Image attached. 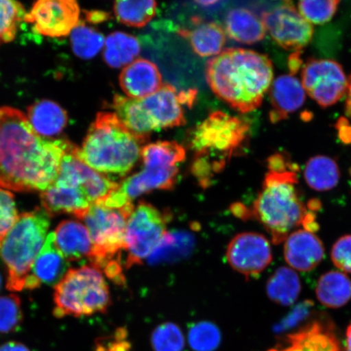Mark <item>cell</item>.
Masks as SVG:
<instances>
[{
	"instance_id": "cell-1",
	"label": "cell",
	"mask_w": 351,
	"mask_h": 351,
	"mask_svg": "<svg viewBox=\"0 0 351 351\" xmlns=\"http://www.w3.org/2000/svg\"><path fill=\"white\" fill-rule=\"evenodd\" d=\"M72 145L66 139L42 138L24 112L0 108V189L45 191L55 182Z\"/></svg>"
},
{
	"instance_id": "cell-2",
	"label": "cell",
	"mask_w": 351,
	"mask_h": 351,
	"mask_svg": "<svg viewBox=\"0 0 351 351\" xmlns=\"http://www.w3.org/2000/svg\"><path fill=\"white\" fill-rule=\"evenodd\" d=\"M206 78L213 93L241 113L262 104L274 79L269 56L244 48H228L209 60Z\"/></svg>"
},
{
	"instance_id": "cell-3",
	"label": "cell",
	"mask_w": 351,
	"mask_h": 351,
	"mask_svg": "<svg viewBox=\"0 0 351 351\" xmlns=\"http://www.w3.org/2000/svg\"><path fill=\"white\" fill-rule=\"evenodd\" d=\"M297 171L269 170L252 209L235 207L241 217L251 216L260 221L275 244L282 243L300 226L313 232L318 230L315 212L319 204L314 199L307 204L302 201L296 188Z\"/></svg>"
},
{
	"instance_id": "cell-4",
	"label": "cell",
	"mask_w": 351,
	"mask_h": 351,
	"mask_svg": "<svg viewBox=\"0 0 351 351\" xmlns=\"http://www.w3.org/2000/svg\"><path fill=\"white\" fill-rule=\"evenodd\" d=\"M250 131L251 124L245 118L217 111L190 132L189 147L194 152L191 171L202 186L208 187L243 149Z\"/></svg>"
},
{
	"instance_id": "cell-5",
	"label": "cell",
	"mask_w": 351,
	"mask_h": 351,
	"mask_svg": "<svg viewBox=\"0 0 351 351\" xmlns=\"http://www.w3.org/2000/svg\"><path fill=\"white\" fill-rule=\"evenodd\" d=\"M145 142L127 128L115 112H101L78 147L77 156L96 172L125 176L141 157Z\"/></svg>"
},
{
	"instance_id": "cell-6",
	"label": "cell",
	"mask_w": 351,
	"mask_h": 351,
	"mask_svg": "<svg viewBox=\"0 0 351 351\" xmlns=\"http://www.w3.org/2000/svg\"><path fill=\"white\" fill-rule=\"evenodd\" d=\"M50 218L43 208L22 213L0 241V257L7 267L8 291L19 292L25 289L35 258L45 243Z\"/></svg>"
},
{
	"instance_id": "cell-7",
	"label": "cell",
	"mask_w": 351,
	"mask_h": 351,
	"mask_svg": "<svg viewBox=\"0 0 351 351\" xmlns=\"http://www.w3.org/2000/svg\"><path fill=\"white\" fill-rule=\"evenodd\" d=\"M54 317H81L104 313L111 305L108 285L94 266L71 269L55 287Z\"/></svg>"
},
{
	"instance_id": "cell-8",
	"label": "cell",
	"mask_w": 351,
	"mask_h": 351,
	"mask_svg": "<svg viewBox=\"0 0 351 351\" xmlns=\"http://www.w3.org/2000/svg\"><path fill=\"white\" fill-rule=\"evenodd\" d=\"M134 209V204L121 208H109L101 203L90 206L82 219L93 245L90 258L92 266L103 271L110 263H121L127 221Z\"/></svg>"
},
{
	"instance_id": "cell-9",
	"label": "cell",
	"mask_w": 351,
	"mask_h": 351,
	"mask_svg": "<svg viewBox=\"0 0 351 351\" xmlns=\"http://www.w3.org/2000/svg\"><path fill=\"white\" fill-rule=\"evenodd\" d=\"M169 215L151 204L141 202L134 208L127 221L125 251V267L142 265L150 256L167 234Z\"/></svg>"
},
{
	"instance_id": "cell-10",
	"label": "cell",
	"mask_w": 351,
	"mask_h": 351,
	"mask_svg": "<svg viewBox=\"0 0 351 351\" xmlns=\"http://www.w3.org/2000/svg\"><path fill=\"white\" fill-rule=\"evenodd\" d=\"M302 85L307 95L319 106H332L343 97L348 79L337 61L310 59L302 69Z\"/></svg>"
},
{
	"instance_id": "cell-11",
	"label": "cell",
	"mask_w": 351,
	"mask_h": 351,
	"mask_svg": "<svg viewBox=\"0 0 351 351\" xmlns=\"http://www.w3.org/2000/svg\"><path fill=\"white\" fill-rule=\"evenodd\" d=\"M267 32L280 47L287 51H301L308 45L314 34L309 23L291 1H285L263 13Z\"/></svg>"
},
{
	"instance_id": "cell-12",
	"label": "cell",
	"mask_w": 351,
	"mask_h": 351,
	"mask_svg": "<svg viewBox=\"0 0 351 351\" xmlns=\"http://www.w3.org/2000/svg\"><path fill=\"white\" fill-rule=\"evenodd\" d=\"M77 150L73 144L66 152L54 183L79 189L93 205L106 199L119 184L86 165L79 159Z\"/></svg>"
},
{
	"instance_id": "cell-13",
	"label": "cell",
	"mask_w": 351,
	"mask_h": 351,
	"mask_svg": "<svg viewBox=\"0 0 351 351\" xmlns=\"http://www.w3.org/2000/svg\"><path fill=\"white\" fill-rule=\"evenodd\" d=\"M80 14V7L73 0H40L26 12L25 21L44 36L60 38L77 27Z\"/></svg>"
},
{
	"instance_id": "cell-14",
	"label": "cell",
	"mask_w": 351,
	"mask_h": 351,
	"mask_svg": "<svg viewBox=\"0 0 351 351\" xmlns=\"http://www.w3.org/2000/svg\"><path fill=\"white\" fill-rule=\"evenodd\" d=\"M226 258L230 265L245 278H257L273 261L269 240L257 232H241L228 245Z\"/></svg>"
},
{
	"instance_id": "cell-15",
	"label": "cell",
	"mask_w": 351,
	"mask_h": 351,
	"mask_svg": "<svg viewBox=\"0 0 351 351\" xmlns=\"http://www.w3.org/2000/svg\"><path fill=\"white\" fill-rule=\"evenodd\" d=\"M69 266V261L57 247L54 232H50L35 258L32 271L26 278L25 289H35L43 284L56 287L67 274Z\"/></svg>"
},
{
	"instance_id": "cell-16",
	"label": "cell",
	"mask_w": 351,
	"mask_h": 351,
	"mask_svg": "<svg viewBox=\"0 0 351 351\" xmlns=\"http://www.w3.org/2000/svg\"><path fill=\"white\" fill-rule=\"evenodd\" d=\"M139 101L156 130L186 124L179 92L173 86L163 85L155 94Z\"/></svg>"
},
{
	"instance_id": "cell-17",
	"label": "cell",
	"mask_w": 351,
	"mask_h": 351,
	"mask_svg": "<svg viewBox=\"0 0 351 351\" xmlns=\"http://www.w3.org/2000/svg\"><path fill=\"white\" fill-rule=\"evenodd\" d=\"M324 256L322 241L315 232L304 229L297 230L285 241V260L293 270H313L322 261Z\"/></svg>"
},
{
	"instance_id": "cell-18",
	"label": "cell",
	"mask_w": 351,
	"mask_h": 351,
	"mask_svg": "<svg viewBox=\"0 0 351 351\" xmlns=\"http://www.w3.org/2000/svg\"><path fill=\"white\" fill-rule=\"evenodd\" d=\"M269 351H340V344L330 324L315 320Z\"/></svg>"
},
{
	"instance_id": "cell-19",
	"label": "cell",
	"mask_w": 351,
	"mask_h": 351,
	"mask_svg": "<svg viewBox=\"0 0 351 351\" xmlns=\"http://www.w3.org/2000/svg\"><path fill=\"white\" fill-rule=\"evenodd\" d=\"M162 75L156 64L147 59H137L122 70L120 86L128 98L143 99L163 86Z\"/></svg>"
},
{
	"instance_id": "cell-20",
	"label": "cell",
	"mask_w": 351,
	"mask_h": 351,
	"mask_svg": "<svg viewBox=\"0 0 351 351\" xmlns=\"http://www.w3.org/2000/svg\"><path fill=\"white\" fill-rule=\"evenodd\" d=\"M271 110L270 121L274 124L287 119L289 114L295 112L302 107L306 94L302 82L289 74L276 79L269 89Z\"/></svg>"
},
{
	"instance_id": "cell-21",
	"label": "cell",
	"mask_w": 351,
	"mask_h": 351,
	"mask_svg": "<svg viewBox=\"0 0 351 351\" xmlns=\"http://www.w3.org/2000/svg\"><path fill=\"white\" fill-rule=\"evenodd\" d=\"M40 199L43 208L50 217L70 214L82 219L92 205L79 189L57 183L41 192Z\"/></svg>"
},
{
	"instance_id": "cell-22",
	"label": "cell",
	"mask_w": 351,
	"mask_h": 351,
	"mask_svg": "<svg viewBox=\"0 0 351 351\" xmlns=\"http://www.w3.org/2000/svg\"><path fill=\"white\" fill-rule=\"evenodd\" d=\"M56 243L64 257L69 261H79L91 256L93 245L89 231L83 223L64 221L54 232Z\"/></svg>"
},
{
	"instance_id": "cell-23",
	"label": "cell",
	"mask_w": 351,
	"mask_h": 351,
	"mask_svg": "<svg viewBox=\"0 0 351 351\" xmlns=\"http://www.w3.org/2000/svg\"><path fill=\"white\" fill-rule=\"evenodd\" d=\"M194 27L180 29L178 34L186 39L192 49L202 57L217 56L226 44L225 30L214 21H204L195 16L193 19Z\"/></svg>"
},
{
	"instance_id": "cell-24",
	"label": "cell",
	"mask_w": 351,
	"mask_h": 351,
	"mask_svg": "<svg viewBox=\"0 0 351 351\" xmlns=\"http://www.w3.org/2000/svg\"><path fill=\"white\" fill-rule=\"evenodd\" d=\"M26 116L34 130L46 139L61 134L69 121L65 110L58 104L47 99L32 104L29 107Z\"/></svg>"
},
{
	"instance_id": "cell-25",
	"label": "cell",
	"mask_w": 351,
	"mask_h": 351,
	"mask_svg": "<svg viewBox=\"0 0 351 351\" xmlns=\"http://www.w3.org/2000/svg\"><path fill=\"white\" fill-rule=\"evenodd\" d=\"M225 23L228 36L232 40L249 45L262 41L267 33L260 17L245 8H232L228 12Z\"/></svg>"
},
{
	"instance_id": "cell-26",
	"label": "cell",
	"mask_w": 351,
	"mask_h": 351,
	"mask_svg": "<svg viewBox=\"0 0 351 351\" xmlns=\"http://www.w3.org/2000/svg\"><path fill=\"white\" fill-rule=\"evenodd\" d=\"M112 107L127 128L147 141L152 132L156 130L139 99L114 96Z\"/></svg>"
},
{
	"instance_id": "cell-27",
	"label": "cell",
	"mask_w": 351,
	"mask_h": 351,
	"mask_svg": "<svg viewBox=\"0 0 351 351\" xmlns=\"http://www.w3.org/2000/svg\"><path fill=\"white\" fill-rule=\"evenodd\" d=\"M315 293L320 304L329 308H340L351 300V280L339 271L320 276Z\"/></svg>"
},
{
	"instance_id": "cell-28",
	"label": "cell",
	"mask_w": 351,
	"mask_h": 351,
	"mask_svg": "<svg viewBox=\"0 0 351 351\" xmlns=\"http://www.w3.org/2000/svg\"><path fill=\"white\" fill-rule=\"evenodd\" d=\"M267 295L280 306L295 304L300 296L302 285L300 276L291 267H280L267 280Z\"/></svg>"
},
{
	"instance_id": "cell-29",
	"label": "cell",
	"mask_w": 351,
	"mask_h": 351,
	"mask_svg": "<svg viewBox=\"0 0 351 351\" xmlns=\"http://www.w3.org/2000/svg\"><path fill=\"white\" fill-rule=\"evenodd\" d=\"M141 51L138 39L133 35L113 32L105 39L104 58L110 67L119 69L134 62Z\"/></svg>"
},
{
	"instance_id": "cell-30",
	"label": "cell",
	"mask_w": 351,
	"mask_h": 351,
	"mask_svg": "<svg viewBox=\"0 0 351 351\" xmlns=\"http://www.w3.org/2000/svg\"><path fill=\"white\" fill-rule=\"evenodd\" d=\"M195 244L194 236L190 232L185 231H177L169 232V234L167 232L148 257V262L152 265H160V263L182 260L191 253Z\"/></svg>"
},
{
	"instance_id": "cell-31",
	"label": "cell",
	"mask_w": 351,
	"mask_h": 351,
	"mask_svg": "<svg viewBox=\"0 0 351 351\" xmlns=\"http://www.w3.org/2000/svg\"><path fill=\"white\" fill-rule=\"evenodd\" d=\"M304 178L314 191H328L335 189L340 180V170L337 162L330 157L317 156L306 162Z\"/></svg>"
},
{
	"instance_id": "cell-32",
	"label": "cell",
	"mask_w": 351,
	"mask_h": 351,
	"mask_svg": "<svg viewBox=\"0 0 351 351\" xmlns=\"http://www.w3.org/2000/svg\"><path fill=\"white\" fill-rule=\"evenodd\" d=\"M186 156L185 148L176 142L148 144L141 151L143 167L178 168V165L185 160Z\"/></svg>"
},
{
	"instance_id": "cell-33",
	"label": "cell",
	"mask_w": 351,
	"mask_h": 351,
	"mask_svg": "<svg viewBox=\"0 0 351 351\" xmlns=\"http://www.w3.org/2000/svg\"><path fill=\"white\" fill-rule=\"evenodd\" d=\"M156 8L157 3L152 0L117 1L114 4V12L122 24L141 28L155 16Z\"/></svg>"
},
{
	"instance_id": "cell-34",
	"label": "cell",
	"mask_w": 351,
	"mask_h": 351,
	"mask_svg": "<svg viewBox=\"0 0 351 351\" xmlns=\"http://www.w3.org/2000/svg\"><path fill=\"white\" fill-rule=\"evenodd\" d=\"M70 34L73 53L79 58H94L104 47V35L83 23H79Z\"/></svg>"
},
{
	"instance_id": "cell-35",
	"label": "cell",
	"mask_w": 351,
	"mask_h": 351,
	"mask_svg": "<svg viewBox=\"0 0 351 351\" xmlns=\"http://www.w3.org/2000/svg\"><path fill=\"white\" fill-rule=\"evenodd\" d=\"M25 14L21 3L10 0H0V44L14 40Z\"/></svg>"
},
{
	"instance_id": "cell-36",
	"label": "cell",
	"mask_w": 351,
	"mask_h": 351,
	"mask_svg": "<svg viewBox=\"0 0 351 351\" xmlns=\"http://www.w3.org/2000/svg\"><path fill=\"white\" fill-rule=\"evenodd\" d=\"M188 339L191 348L195 351H214L221 343V335L214 324L203 322L191 326Z\"/></svg>"
},
{
	"instance_id": "cell-37",
	"label": "cell",
	"mask_w": 351,
	"mask_h": 351,
	"mask_svg": "<svg viewBox=\"0 0 351 351\" xmlns=\"http://www.w3.org/2000/svg\"><path fill=\"white\" fill-rule=\"evenodd\" d=\"M152 345L155 351H182L185 339L181 328L168 322L160 324L154 330Z\"/></svg>"
},
{
	"instance_id": "cell-38",
	"label": "cell",
	"mask_w": 351,
	"mask_h": 351,
	"mask_svg": "<svg viewBox=\"0 0 351 351\" xmlns=\"http://www.w3.org/2000/svg\"><path fill=\"white\" fill-rule=\"evenodd\" d=\"M340 1H300L298 3V11L304 19L315 25H322L331 21L339 8Z\"/></svg>"
},
{
	"instance_id": "cell-39",
	"label": "cell",
	"mask_w": 351,
	"mask_h": 351,
	"mask_svg": "<svg viewBox=\"0 0 351 351\" xmlns=\"http://www.w3.org/2000/svg\"><path fill=\"white\" fill-rule=\"evenodd\" d=\"M23 320L20 298L16 295L0 297V333H10L19 328Z\"/></svg>"
},
{
	"instance_id": "cell-40",
	"label": "cell",
	"mask_w": 351,
	"mask_h": 351,
	"mask_svg": "<svg viewBox=\"0 0 351 351\" xmlns=\"http://www.w3.org/2000/svg\"><path fill=\"white\" fill-rule=\"evenodd\" d=\"M19 217L14 195L0 189V241L10 231Z\"/></svg>"
},
{
	"instance_id": "cell-41",
	"label": "cell",
	"mask_w": 351,
	"mask_h": 351,
	"mask_svg": "<svg viewBox=\"0 0 351 351\" xmlns=\"http://www.w3.org/2000/svg\"><path fill=\"white\" fill-rule=\"evenodd\" d=\"M331 260L337 269L351 274V234L341 237L332 245Z\"/></svg>"
},
{
	"instance_id": "cell-42",
	"label": "cell",
	"mask_w": 351,
	"mask_h": 351,
	"mask_svg": "<svg viewBox=\"0 0 351 351\" xmlns=\"http://www.w3.org/2000/svg\"><path fill=\"white\" fill-rule=\"evenodd\" d=\"M313 302L306 300L300 302L289 313L287 317L282 319L279 326H276V331L284 332L287 329L292 328L304 322L306 318L308 317L311 309L313 307Z\"/></svg>"
},
{
	"instance_id": "cell-43",
	"label": "cell",
	"mask_w": 351,
	"mask_h": 351,
	"mask_svg": "<svg viewBox=\"0 0 351 351\" xmlns=\"http://www.w3.org/2000/svg\"><path fill=\"white\" fill-rule=\"evenodd\" d=\"M301 51L295 52L289 58V68L291 75L297 73L302 65Z\"/></svg>"
},
{
	"instance_id": "cell-44",
	"label": "cell",
	"mask_w": 351,
	"mask_h": 351,
	"mask_svg": "<svg viewBox=\"0 0 351 351\" xmlns=\"http://www.w3.org/2000/svg\"><path fill=\"white\" fill-rule=\"evenodd\" d=\"M0 351H30L24 344L16 341H10L0 346Z\"/></svg>"
},
{
	"instance_id": "cell-45",
	"label": "cell",
	"mask_w": 351,
	"mask_h": 351,
	"mask_svg": "<svg viewBox=\"0 0 351 351\" xmlns=\"http://www.w3.org/2000/svg\"><path fill=\"white\" fill-rule=\"evenodd\" d=\"M87 19L94 23H99L108 19V13L104 12H90L87 13Z\"/></svg>"
},
{
	"instance_id": "cell-46",
	"label": "cell",
	"mask_w": 351,
	"mask_h": 351,
	"mask_svg": "<svg viewBox=\"0 0 351 351\" xmlns=\"http://www.w3.org/2000/svg\"><path fill=\"white\" fill-rule=\"evenodd\" d=\"M348 95L346 101V114L351 119V75L348 79Z\"/></svg>"
},
{
	"instance_id": "cell-47",
	"label": "cell",
	"mask_w": 351,
	"mask_h": 351,
	"mask_svg": "<svg viewBox=\"0 0 351 351\" xmlns=\"http://www.w3.org/2000/svg\"><path fill=\"white\" fill-rule=\"evenodd\" d=\"M346 351H351V324L346 331Z\"/></svg>"
},
{
	"instance_id": "cell-48",
	"label": "cell",
	"mask_w": 351,
	"mask_h": 351,
	"mask_svg": "<svg viewBox=\"0 0 351 351\" xmlns=\"http://www.w3.org/2000/svg\"><path fill=\"white\" fill-rule=\"evenodd\" d=\"M1 284H2V278H1V275H0V288H1Z\"/></svg>"
}]
</instances>
